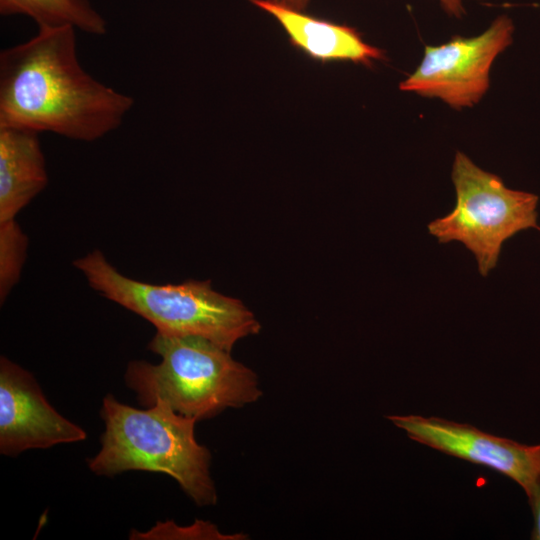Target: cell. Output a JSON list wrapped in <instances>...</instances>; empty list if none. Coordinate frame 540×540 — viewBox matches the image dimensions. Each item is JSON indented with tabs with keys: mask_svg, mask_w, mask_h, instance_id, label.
<instances>
[{
	"mask_svg": "<svg viewBox=\"0 0 540 540\" xmlns=\"http://www.w3.org/2000/svg\"><path fill=\"white\" fill-rule=\"evenodd\" d=\"M73 265L93 290L152 323L156 332L202 337L230 352L238 340L261 329L240 300L215 291L210 280L162 285L139 281L119 272L97 249Z\"/></svg>",
	"mask_w": 540,
	"mask_h": 540,
	"instance_id": "277c9868",
	"label": "cell"
},
{
	"mask_svg": "<svg viewBox=\"0 0 540 540\" xmlns=\"http://www.w3.org/2000/svg\"><path fill=\"white\" fill-rule=\"evenodd\" d=\"M75 31L71 26L39 29L0 52V127L93 142L122 124L133 97L83 69Z\"/></svg>",
	"mask_w": 540,
	"mask_h": 540,
	"instance_id": "6da1fadb",
	"label": "cell"
},
{
	"mask_svg": "<svg viewBox=\"0 0 540 540\" xmlns=\"http://www.w3.org/2000/svg\"><path fill=\"white\" fill-rule=\"evenodd\" d=\"M28 237L15 219L0 221V302L3 304L21 277Z\"/></svg>",
	"mask_w": 540,
	"mask_h": 540,
	"instance_id": "7c38bea8",
	"label": "cell"
},
{
	"mask_svg": "<svg viewBox=\"0 0 540 540\" xmlns=\"http://www.w3.org/2000/svg\"><path fill=\"white\" fill-rule=\"evenodd\" d=\"M527 498L534 517V527L531 533V539L540 540V479L533 492Z\"/></svg>",
	"mask_w": 540,
	"mask_h": 540,
	"instance_id": "5bb4252c",
	"label": "cell"
},
{
	"mask_svg": "<svg viewBox=\"0 0 540 540\" xmlns=\"http://www.w3.org/2000/svg\"><path fill=\"white\" fill-rule=\"evenodd\" d=\"M130 539H244L243 534L225 535L217 527L208 522L197 520L188 527H179L173 521L157 522L147 532L132 529Z\"/></svg>",
	"mask_w": 540,
	"mask_h": 540,
	"instance_id": "4fadbf2b",
	"label": "cell"
},
{
	"mask_svg": "<svg viewBox=\"0 0 540 540\" xmlns=\"http://www.w3.org/2000/svg\"><path fill=\"white\" fill-rule=\"evenodd\" d=\"M387 418L416 442L509 477L521 486L527 497L540 479V444H521L469 424L437 417L392 415Z\"/></svg>",
	"mask_w": 540,
	"mask_h": 540,
	"instance_id": "52a82bcc",
	"label": "cell"
},
{
	"mask_svg": "<svg viewBox=\"0 0 540 540\" xmlns=\"http://www.w3.org/2000/svg\"><path fill=\"white\" fill-rule=\"evenodd\" d=\"M446 12L456 17L464 13L461 0H439Z\"/></svg>",
	"mask_w": 540,
	"mask_h": 540,
	"instance_id": "9a60e30c",
	"label": "cell"
},
{
	"mask_svg": "<svg viewBox=\"0 0 540 540\" xmlns=\"http://www.w3.org/2000/svg\"><path fill=\"white\" fill-rule=\"evenodd\" d=\"M86 431L59 414L34 376L5 356L0 358V453L17 456L84 441Z\"/></svg>",
	"mask_w": 540,
	"mask_h": 540,
	"instance_id": "ba28073f",
	"label": "cell"
},
{
	"mask_svg": "<svg viewBox=\"0 0 540 540\" xmlns=\"http://www.w3.org/2000/svg\"><path fill=\"white\" fill-rule=\"evenodd\" d=\"M0 13L28 16L39 29L71 26L96 36L107 32L105 18L89 0H0Z\"/></svg>",
	"mask_w": 540,
	"mask_h": 540,
	"instance_id": "8fae6325",
	"label": "cell"
},
{
	"mask_svg": "<svg viewBox=\"0 0 540 540\" xmlns=\"http://www.w3.org/2000/svg\"><path fill=\"white\" fill-rule=\"evenodd\" d=\"M452 181L455 206L428 224L429 233L440 243H463L474 254L479 273L486 277L496 267L505 241L518 232L538 228L539 198L506 187L499 176L481 169L459 151Z\"/></svg>",
	"mask_w": 540,
	"mask_h": 540,
	"instance_id": "5b68a950",
	"label": "cell"
},
{
	"mask_svg": "<svg viewBox=\"0 0 540 540\" xmlns=\"http://www.w3.org/2000/svg\"><path fill=\"white\" fill-rule=\"evenodd\" d=\"M47 184L39 133L0 127V221L15 219Z\"/></svg>",
	"mask_w": 540,
	"mask_h": 540,
	"instance_id": "30bf717a",
	"label": "cell"
},
{
	"mask_svg": "<svg viewBox=\"0 0 540 540\" xmlns=\"http://www.w3.org/2000/svg\"><path fill=\"white\" fill-rule=\"evenodd\" d=\"M100 416L105 423L101 449L87 460L100 476L131 470L167 474L198 506L214 505L217 494L210 476L211 454L195 438L197 420L158 401L137 409L107 394Z\"/></svg>",
	"mask_w": 540,
	"mask_h": 540,
	"instance_id": "7a4b0ae2",
	"label": "cell"
},
{
	"mask_svg": "<svg viewBox=\"0 0 540 540\" xmlns=\"http://www.w3.org/2000/svg\"><path fill=\"white\" fill-rule=\"evenodd\" d=\"M249 1L278 20L291 43L313 59L370 65L384 58L382 50L364 42L351 27L306 15L271 0Z\"/></svg>",
	"mask_w": 540,
	"mask_h": 540,
	"instance_id": "9c48e42d",
	"label": "cell"
},
{
	"mask_svg": "<svg viewBox=\"0 0 540 540\" xmlns=\"http://www.w3.org/2000/svg\"><path fill=\"white\" fill-rule=\"evenodd\" d=\"M148 349L161 361L133 360L124 374L125 384L142 406L163 401L175 412L200 421L262 395L255 372L205 338L156 332Z\"/></svg>",
	"mask_w": 540,
	"mask_h": 540,
	"instance_id": "3957f363",
	"label": "cell"
},
{
	"mask_svg": "<svg viewBox=\"0 0 540 540\" xmlns=\"http://www.w3.org/2000/svg\"><path fill=\"white\" fill-rule=\"evenodd\" d=\"M271 1L277 2L279 4L285 5L287 7H290L298 11L303 10L309 2V0H271Z\"/></svg>",
	"mask_w": 540,
	"mask_h": 540,
	"instance_id": "2e32d148",
	"label": "cell"
},
{
	"mask_svg": "<svg viewBox=\"0 0 540 540\" xmlns=\"http://www.w3.org/2000/svg\"><path fill=\"white\" fill-rule=\"evenodd\" d=\"M513 32L512 20L501 15L480 35L426 46L421 63L400 83V90L439 98L455 109L472 107L488 90L491 65L512 43Z\"/></svg>",
	"mask_w": 540,
	"mask_h": 540,
	"instance_id": "8992f818",
	"label": "cell"
}]
</instances>
